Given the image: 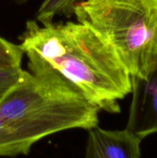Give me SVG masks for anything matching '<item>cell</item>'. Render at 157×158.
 <instances>
[{"instance_id": "obj_1", "label": "cell", "mask_w": 157, "mask_h": 158, "mask_svg": "<svg viewBox=\"0 0 157 158\" xmlns=\"http://www.w3.org/2000/svg\"><path fill=\"white\" fill-rule=\"evenodd\" d=\"M29 72L79 93L100 110L121 112L132 77L110 45L77 21L38 24L29 20L19 36Z\"/></svg>"}, {"instance_id": "obj_2", "label": "cell", "mask_w": 157, "mask_h": 158, "mask_svg": "<svg viewBox=\"0 0 157 158\" xmlns=\"http://www.w3.org/2000/svg\"><path fill=\"white\" fill-rule=\"evenodd\" d=\"M99 111L79 93L26 71L0 100V156L27 155L48 136L95 127Z\"/></svg>"}, {"instance_id": "obj_3", "label": "cell", "mask_w": 157, "mask_h": 158, "mask_svg": "<svg viewBox=\"0 0 157 158\" xmlns=\"http://www.w3.org/2000/svg\"><path fill=\"white\" fill-rule=\"evenodd\" d=\"M77 21L113 49L131 77L145 78L157 64V0H85Z\"/></svg>"}, {"instance_id": "obj_4", "label": "cell", "mask_w": 157, "mask_h": 158, "mask_svg": "<svg viewBox=\"0 0 157 158\" xmlns=\"http://www.w3.org/2000/svg\"><path fill=\"white\" fill-rule=\"evenodd\" d=\"M128 130L143 140L157 134V64L145 78L132 77Z\"/></svg>"}, {"instance_id": "obj_5", "label": "cell", "mask_w": 157, "mask_h": 158, "mask_svg": "<svg viewBox=\"0 0 157 158\" xmlns=\"http://www.w3.org/2000/svg\"><path fill=\"white\" fill-rule=\"evenodd\" d=\"M142 139L126 129L88 130L84 158H141Z\"/></svg>"}, {"instance_id": "obj_6", "label": "cell", "mask_w": 157, "mask_h": 158, "mask_svg": "<svg viewBox=\"0 0 157 158\" xmlns=\"http://www.w3.org/2000/svg\"><path fill=\"white\" fill-rule=\"evenodd\" d=\"M78 0H44L35 15V21L40 24L53 22L56 15L70 16Z\"/></svg>"}, {"instance_id": "obj_7", "label": "cell", "mask_w": 157, "mask_h": 158, "mask_svg": "<svg viewBox=\"0 0 157 158\" xmlns=\"http://www.w3.org/2000/svg\"><path fill=\"white\" fill-rule=\"evenodd\" d=\"M23 55L19 44H14L0 35V66H21Z\"/></svg>"}, {"instance_id": "obj_8", "label": "cell", "mask_w": 157, "mask_h": 158, "mask_svg": "<svg viewBox=\"0 0 157 158\" xmlns=\"http://www.w3.org/2000/svg\"><path fill=\"white\" fill-rule=\"evenodd\" d=\"M26 73L21 66H0V100L22 80Z\"/></svg>"}, {"instance_id": "obj_9", "label": "cell", "mask_w": 157, "mask_h": 158, "mask_svg": "<svg viewBox=\"0 0 157 158\" xmlns=\"http://www.w3.org/2000/svg\"><path fill=\"white\" fill-rule=\"evenodd\" d=\"M27 1H29V0H15V2L18 3V4H23V3H26Z\"/></svg>"}]
</instances>
